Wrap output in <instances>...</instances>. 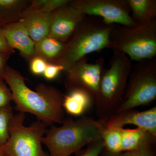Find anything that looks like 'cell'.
Segmentation results:
<instances>
[{
	"label": "cell",
	"mask_w": 156,
	"mask_h": 156,
	"mask_svg": "<svg viewBox=\"0 0 156 156\" xmlns=\"http://www.w3.org/2000/svg\"><path fill=\"white\" fill-rule=\"evenodd\" d=\"M116 24L107 23L102 18L86 15L80 23L60 57L54 63L65 70L90 53L110 48V36Z\"/></svg>",
	"instance_id": "cell-3"
},
{
	"label": "cell",
	"mask_w": 156,
	"mask_h": 156,
	"mask_svg": "<svg viewBox=\"0 0 156 156\" xmlns=\"http://www.w3.org/2000/svg\"><path fill=\"white\" fill-rule=\"evenodd\" d=\"M113 52L124 53L137 62L156 56V18L134 26L116 24L110 36Z\"/></svg>",
	"instance_id": "cell-5"
},
{
	"label": "cell",
	"mask_w": 156,
	"mask_h": 156,
	"mask_svg": "<svg viewBox=\"0 0 156 156\" xmlns=\"http://www.w3.org/2000/svg\"><path fill=\"white\" fill-rule=\"evenodd\" d=\"M123 128L105 127L102 135L105 148L113 153L122 151V129Z\"/></svg>",
	"instance_id": "cell-18"
},
{
	"label": "cell",
	"mask_w": 156,
	"mask_h": 156,
	"mask_svg": "<svg viewBox=\"0 0 156 156\" xmlns=\"http://www.w3.org/2000/svg\"><path fill=\"white\" fill-rule=\"evenodd\" d=\"M26 1L0 0V15H10L15 19H21L23 12L28 7Z\"/></svg>",
	"instance_id": "cell-19"
},
{
	"label": "cell",
	"mask_w": 156,
	"mask_h": 156,
	"mask_svg": "<svg viewBox=\"0 0 156 156\" xmlns=\"http://www.w3.org/2000/svg\"><path fill=\"white\" fill-rule=\"evenodd\" d=\"M113 52L109 67L102 71L95 97L96 114L101 119L114 115L122 104L133 66L126 54Z\"/></svg>",
	"instance_id": "cell-4"
},
{
	"label": "cell",
	"mask_w": 156,
	"mask_h": 156,
	"mask_svg": "<svg viewBox=\"0 0 156 156\" xmlns=\"http://www.w3.org/2000/svg\"><path fill=\"white\" fill-rule=\"evenodd\" d=\"M69 2V0H37L35 5L37 12L51 13Z\"/></svg>",
	"instance_id": "cell-21"
},
{
	"label": "cell",
	"mask_w": 156,
	"mask_h": 156,
	"mask_svg": "<svg viewBox=\"0 0 156 156\" xmlns=\"http://www.w3.org/2000/svg\"><path fill=\"white\" fill-rule=\"evenodd\" d=\"M105 148L102 139L97 140L87 146L85 149H82L75 154L76 156H99Z\"/></svg>",
	"instance_id": "cell-22"
},
{
	"label": "cell",
	"mask_w": 156,
	"mask_h": 156,
	"mask_svg": "<svg viewBox=\"0 0 156 156\" xmlns=\"http://www.w3.org/2000/svg\"><path fill=\"white\" fill-rule=\"evenodd\" d=\"M104 58L102 57L94 62H89L87 56L77 62L66 71V88L69 92L83 90L95 98L104 69Z\"/></svg>",
	"instance_id": "cell-9"
},
{
	"label": "cell",
	"mask_w": 156,
	"mask_h": 156,
	"mask_svg": "<svg viewBox=\"0 0 156 156\" xmlns=\"http://www.w3.org/2000/svg\"><path fill=\"white\" fill-rule=\"evenodd\" d=\"M155 143L156 136L144 129L138 128L122 129V152L133 150Z\"/></svg>",
	"instance_id": "cell-15"
},
{
	"label": "cell",
	"mask_w": 156,
	"mask_h": 156,
	"mask_svg": "<svg viewBox=\"0 0 156 156\" xmlns=\"http://www.w3.org/2000/svg\"><path fill=\"white\" fill-rule=\"evenodd\" d=\"M0 156H3L2 154L1 153V152H0Z\"/></svg>",
	"instance_id": "cell-30"
},
{
	"label": "cell",
	"mask_w": 156,
	"mask_h": 156,
	"mask_svg": "<svg viewBox=\"0 0 156 156\" xmlns=\"http://www.w3.org/2000/svg\"><path fill=\"white\" fill-rule=\"evenodd\" d=\"M120 153H113L107 150L106 149H104L102 152L100 154L99 156H119Z\"/></svg>",
	"instance_id": "cell-29"
},
{
	"label": "cell",
	"mask_w": 156,
	"mask_h": 156,
	"mask_svg": "<svg viewBox=\"0 0 156 156\" xmlns=\"http://www.w3.org/2000/svg\"><path fill=\"white\" fill-rule=\"evenodd\" d=\"M156 143L144 146L133 150L122 152L119 156H156Z\"/></svg>",
	"instance_id": "cell-23"
},
{
	"label": "cell",
	"mask_w": 156,
	"mask_h": 156,
	"mask_svg": "<svg viewBox=\"0 0 156 156\" xmlns=\"http://www.w3.org/2000/svg\"><path fill=\"white\" fill-rule=\"evenodd\" d=\"M13 100L11 90L7 87L2 78L0 77V108L10 105Z\"/></svg>",
	"instance_id": "cell-24"
},
{
	"label": "cell",
	"mask_w": 156,
	"mask_h": 156,
	"mask_svg": "<svg viewBox=\"0 0 156 156\" xmlns=\"http://www.w3.org/2000/svg\"><path fill=\"white\" fill-rule=\"evenodd\" d=\"M9 54L0 53V77H1L4 69L6 66V62L9 57Z\"/></svg>",
	"instance_id": "cell-28"
},
{
	"label": "cell",
	"mask_w": 156,
	"mask_h": 156,
	"mask_svg": "<svg viewBox=\"0 0 156 156\" xmlns=\"http://www.w3.org/2000/svg\"><path fill=\"white\" fill-rule=\"evenodd\" d=\"M94 102L95 98L89 93L83 90H75L64 95L62 105L68 114L79 117L83 115Z\"/></svg>",
	"instance_id": "cell-13"
},
{
	"label": "cell",
	"mask_w": 156,
	"mask_h": 156,
	"mask_svg": "<svg viewBox=\"0 0 156 156\" xmlns=\"http://www.w3.org/2000/svg\"><path fill=\"white\" fill-rule=\"evenodd\" d=\"M156 98V58L137 62L133 66L122 104L116 113L147 105Z\"/></svg>",
	"instance_id": "cell-7"
},
{
	"label": "cell",
	"mask_w": 156,
	"mask_h": 156,
	"mask_svg": "<svg viewBox=\"0 0 156 156\" xmlns=\"http://www.w3.org/2000/svg\"><path fill=\"white\" fill-rule=\"evenodd\" d=\"M105 120L106 128H123L125 125H134L156 136V106L142 112L129 109Z\"/></svg>",
	"instance_id": "cell-11"
},
{
	"label": "cell",
	"mask_w": 156,
	"mask_h": 156,
	"mask_svg": "<svg viewBox=\"0 0 156 156\" xmlns=\"http://www.w3.org/2000/svg\"><path fill=\"white\" fill-rule=\"evenodd\" d=\"M14 52V49L9 46L2 32L0 30V53L10 55Z\"/></svg>",
	"instance_id": "cell-27"
},
{
	"label": "cell",
	"mask_w": 156,
	"mask_h": 156,
	"mask_svg": "<svg viewBox=\"0 0 156 156\" xmlns=\"http://www.w3.org/2000/svg\"><path fill=\"white\" fill-rule=\"evenodd\" d=\"M63 70H65V68L60 65L48 63L43 74L46 79L52 80L56 78L59 73Z\"/></svg>",
	"instance_id": "cell-26"
},
{
	"label": "cell",
	"mask_w": 156,
	"mask_h": 156,
	"mask_svg": "<svg viewBox=\"0 0 156 156\" xmlns=\"http://www.w3.org/2000/svg\"><path fill=\"white\" fill-rule=\"evenodd\" d=\"M14 115L11 105L0 108V147L9 138V125Z\"/></svg>",
	"instance_id": "cell-20"
},
{
	"label": "cell",
	"mask_w": 156,
	"mask_h": 156,
	"mask_svg": "<svg viewBox=\"0 0 156 156\" xmlns=\"http://www.w3.org/2000/svg\"><path fill=\"white\" fill-rule=\"evenodd\" d=\"M9 46L19 50L25 58L31 59L35 56V43L30 37L28 31L21 21L10 23L0 28Z\"/></svg>",
	"instance_id": "cell-12"
},
{
	"label": "cell",
	"mask_w": 156,
	"mask_h": 156,
	"mask_svg": "<svg viewBox=\"0 0 156 156\" xmlns=\"http://www.w3.org/2000/svg\"><path fill=\"white\" fill-rule=\"evenodd\" d=\"M69 4L85 15L101 17L109 24L128 27L137 24L131 17L127 0H74Z\"/></svg>",
	"instance_id": "cell-8"
},
{
	"label": "cell",
	"mask_w": 156,
	"mask_h": 156,
	"mask_svg": "<svg viewBox=\"0 0 156 156\" xmlns=\"http://www.w3.org/2000/svg\"><path fill=\"white\" fill-rule=\"evenodd\" d=\"M35 43L48 36L51 24V13L37 12L30 14L20 20Z\"/></svg>",
	"instance_id": "cell-14"
},
{
	"label": "cell",
	"mask_w": 156,
	"mask_h": 156,
	"mask_svg": "<svg viewBox=\"0 0 156 156\" xmlns=\"http://www.w3.org/2000/svg\"><path fill=\"white\" fill-rule=\"evenodd\" d=\"M48 62L43 58L35 56L31 59L30 69L33 73L37 75L43 74Z\"/></svg>",
	"instance_id": "cell-25"
},
{
	"label": "cell",
	"mask_w": 156,
	"mask_h": 156,
	"mask_svg": "<svg viewBox=\"0 0 156 156\" xmlns=\"http://www.w3.org/2000/svg\"><path fill=\"white\" fill-rule=\"evenodd\" d=\"M1 77L9 85L19 112L29 113L49 126L62 124L65 119L64 95L52 86L40 84L36 91L27 86L25 79L18 72L8 66Z\"/></svg>",
	"instance_id": "cell-1"
},
{
	"label": "cell",
	"mask_w": 156,
	"mask_h": 156,
	"mask_svg": "<svg viewBox=\"0 0 156 156\" xmlns=\"http://www.w3.org/2000/svg\"><path fill=\"white\" fill-rule=\"evenodd\" d=\"M131 15L136 23L148 22L156 18V0H127Z\"/></svg>",
	"instance_id": "cell-17"
},
{
	"label": "cell",
	"mask_w": 156,
	"mask_h": 156,
	"mask_svg": "<svg viewBox=\"0 0 156 156\" xmlns=\"http://www.w3.org/2000/svg\"><path fill=\"white\" fill-rule=\"evenodd\" d=\"M69 2L51 13L49 36L64 44L69 40L78 24L86 16L71 5Z\"/></svg>",
	"instance_id": "cell-10"
},
{
	"label": "cell",
	"mask_w": 156,
	"mask_h": 156,
	"mask_svg": "<svg viewBox=\"0 0 156 156\" xmlns=\"http://www.w3.org/2000/svg\"><path fill=\"white\" fill-rule=\"evenodd\" d=\"M25 114L14 115L9 126V137L0 147L3 156H50L42 147V138L49 126L37 120L30 126H24Z\"/></svg>",
	"instance_id": "cell-6"
},
{
	"label": "cell",
	"mask_w": 156,
	"mask_h": 156,
	"mask_svg": "<svg viewBox=\"0 0 156 156\" xmlns=\"http://www.w3.org/2000/svg\"><path fill=\"white\" fill-rule=\"evenodd\" d=\"M105 124V120L86 116L76 119L67 117L61 126L51 125L47 128L42 144L48 148L50 156H70L102 139Z\"/></svg>",
	"instance_id": "cell-2"
},
{
	"label": "cell",
	"mask_w": 156,
	"mask_h": 156,
	"mask_svg": "<svg viewBox=\"0 0 156 156\" xmlns=\"http://www.w3.org/2000/svg\"><path fill=\"white\" fill-rule=\"evenodd\" d=\"M66 44L48 36L35 44V56H39L48 63H54L62 54Z\"/></svg>",
	"instance_id": "cell-16"
}]
</instances>
